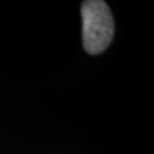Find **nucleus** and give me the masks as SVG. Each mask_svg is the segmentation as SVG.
<instances>
[{"label": "nucleus", "mask_w": 154, "mask_h": 154, "mask_svg": "<svg viewBox=\"0 0 154 154\" xmlns=\"http://www.w3.org/2000/svg\"><path fill=\"white\" fill-rule=\"evenodd\" d=\"M82 40L85 50L97 55L110 45L114 33V22L109 6L104 1H85L81 6Z\"/></svg>", "instance_id": "f257e3e1"}]
</instances>
